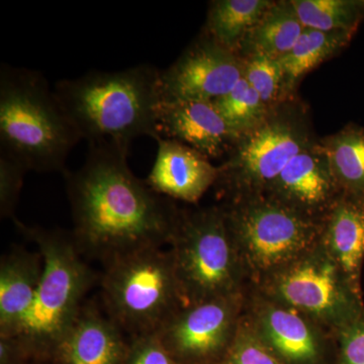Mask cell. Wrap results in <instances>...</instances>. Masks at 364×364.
I'll list each match as a JSON object with an SVG mask.
<instances>
[{
  "instance_id": "1",
  "label": "cell",
  "mask_w": 364,
  "mask_h": 364,
  "mask_svg": "<svg viewBox=\"0 0 364 364\" xmlns=\"http://www.w3.org/2000/svg\"><path fill=\"white\" fill-rule=\"evenodd\" d=\"M129 151L90 145L85 162L63 172L74 241L81 254L107 263L117 256L169 244L181 208L132 172Z\"/></svg>"
},
{
  "instance_id": "2",
  "label": "cell",
  "mask_w": 364,
  "mask_h": 364,
  "mask_svg": "<svg viewBox=\"0 0 364 364\" xmlns=\"http://www.w3.org/2000/svg\"><path fill=\"white\" fill-rule=\"evenodd\" d=\"M161 70L150 64L90 71L56 83L55 95L82 140L130 151L140 136L156 140Z\"/></svg>"
},
{
  "instance_id": "3",
  "label": "cell",
  "mask_w": 364,
  "mask_h": 364,
  "mask_svg": "<svg viewBox=\"0 0 364 364\" xmlns=\"http://www.w3.org/2000/svg\"><path fill=\"white\" fill-rule=\"evenodd\" d=\"M80 135L42 73L2 64L0 151L38 172L65 171Z\"/></svg>"
},
{
  "instance_id": "4",
  "label": "cell",
  "mask_w": 364,
  "mask_h": 364,
  "mask_svg": "<svg viewBox=\"0 0 364 364\" xmlns=\"http://www.w3.org/2000/svg\"><path fill=\"white\" fill-rule=\"evenodd\" d=\"M14 220L18 231L42 253L44 270L30 310L14 331L2 338L14 340L28 360L48 361L85 305L97 277L81 257L72 233Z\"/></svg>"
},
{
  "instance_id": "5",
  "label": "cell",
  "mask_w": 364,
  "mask_h": 364,
  "mask_svg": "<svg viewBox=\"0 0 364 364\" xmlns=\"http://www.w3.org/2000/svg\"><path fill=\"white\" fill-rule=\"evenodd\" d=\"M308 105L296 95L275 105L253 130L235 141L214 188L226 200L263 195L301 151L317 143Z\"/></svg>"
},
{
  "instance_id": "6",
  "label": "cell",
  "mask_w": 364,
  "mask_h": 364,
  "mask_svg": "<svg viewBox=\"0 0 364 364\" xmlns=\"http://www.w3.org/2000/svg\"><path fill=\"white\" fill-rule=\"evenodd\" d=\"M169 246L186 305L245 293L250 286L222 205L181 208Z\"/></svg>"
},
{
  "instance_id": "7",
  "label": "cell",
  "mask_w": 364,
  "mask_h": 364,
  "mask_svg": "<svg viewBox=\"0 0 364 364\" xmlns=\"http://www.w3.org/2000/svg\"><path fill=\"white\" fill-rule=\"evenodd\" d=\"M230 233L250 286H256L320 243L324 220L315 219L267 196L223 203Z\"/></svg>"
},
{
  "instance_id": "8",
  "label": "cell",
  "mask_w": 364,
  "mask_h": 364,
  "mask_svg": "<svg viewBox=\"0 0 364 364\" xmlns=\"http://www.w3.org/2000/svg\"><path fill=\"white\" fill-rule=\"evenodd\" d=\"M107 316L129 336L157 334L186 305L169 250L148 247L105 263Z\"/></svg>"
},
{
  "instance_id": "9",
  "label": "cell",
  "mask_w": 364,
  "mask_h": 364,
  "mask_svg": "<svg viewBox=\"0 0 364 364\" xmlns=\"http://www.w3.org/2000/svg\"><path fill=\"white\" fill-rule=\"evenodd\" d=\"M253 287L333 333L364 318L363 294L320 243Z\"/></svg>"
},
{
  "instance_id": "10",
  "label": "cell",
  "mask_w": 364,
  "mask_h": 364,
  "mask_svg": "<svg viewBox=\"0 0 364 364\" xmlns=\"http://www.w3.org/2000/svg\"><path fill=\"white\" fill-rule=\"evenodd\" d=\"M245 296L246 291L182 306L158 337L179 364L221 363L240 327Z\"/></svg>"
},
{
  "instance_id": "11",
  "label": "cell",
  "mask_w": 364,
  "mask_h": 364,
  "mask_svg": "<svg viewBox=\"0 0 364 364\" xmlns=\"http://www.w3.org/2000/svg\"><path fill=\"white\" fill-rule=\"evenodd\" d=\"M244 318L282 364H334L335 333L249 286Z\"/></svg>"
},
{
  "instance_id": "12",
  "label": "cell",
  "mask_w": 364,
  "mask_h": 364,
  "mask_svg": "<svg viewBox=\"0 0 364 364\" xmlns=\"http://www.w3.org/2000/svg\"><path fill=\"white\" fill-rule=\"evenodd\" d=\"M243 59L203 32L160 73L161 102H215L243 78Z\"/></svg>"
},
{
  "instance_id": "13",
  "label": "cell",
  "mask_w": 364,
  "mask_h": 364,
  "mask_svg": "<svg viewBox=\"0 0 364 364\" xmlns=\"http://www.w3.org/2000/svg\"><path fill=\"white\" fill-rule=\"evenodd\" d=\"M342 193L318 141L296 155L262 196L324 220Z\"/></svg>"
},
{
  "instance_id": "14",
  "label": "cell",
  "mask_w": 364,
  "mask_h": 364,
  "mask_svg": "<svg viewBox=\"0 0 364 364\" xmlns=\"http://www.w3.org/2000/svg\"><path fill=\"white\" fill-rule=\"evenodd\" d=\"M156 122L158 136L186 144L210 160L226 156L237 140L213 102H160Z\"/></svg>"
},
{
  "instance_id": "15",
  "label": "cell",
  "mask_w": 364,
  "mask_h": 364,
  "mask_svg": "<svg viewBox=\"0 0 364 364\" xmlns=\"http://www.w3.org/2000/svg\"><path fill=\"white\" fill-rule=\"evenodd\" d=\"M157 155L146 183L169 200L196 203L219 176L218 166L186 144L158 136Z\"/></svg>"
},
{
  "instance_id": "16",
  "label": "cell",
  "mask_w": 364,
  "mask_h": 364,
  "mask_svg": "<svg viewBox=\"0 0 364 364\" xmlns=\"http://www.w3.org/2000/svg\"><path fill=\"white\" fill-rule=\"evenodd\" d=\"M129 340L109 316L83 305L65 335L55 346L50 364H123Z\"/></svg>"
},
{
  "instance_id": "17",
  "label": "cell",
  "mask_w": 364,
  "mask_h": 364,
  "mask_svg": "<svg viewBox=\"0 0 364 364\" xmlns=\"http://www.w3.org/2000/svg\"><path fill=\"white\" fill-rule=\"evenodd\" d=\"M321 244L363 294L364 196L342 193L324 219Z\"/></svg>"
},
{
  "instance_id": "18",
  "label": "cell",
  "mask_w": 364,
  "mask_h": 364,
  "mask_svg": "<svg viewBox=\"0 0 364 364\" xmlns=\"http://www.w3.org/2000/svg\"><path fill=\"white\" fill-rule=\"evenodd\" d=\"M44 270L42 253L14 248L0 262V337L14 331L35 301Z\"/></svg>"
},
{
  "instance_id": "19",
  "label": "cell",
  "mask_w": 364,
  "mask_h": 364,
  "mask_svg": "<svg viewBox=\"0 0 364 364\" xmlns=\"http://www.w3.org/2000/svg\"><path fill=\"white\" fill-rule=\"evenodd\" d=\"M305 30L291 0H273L262 18L246 36L238 55L241 58L260 55L279 60L293 49Z\"/></svg>"
},
{
  "instance_id": "20",
  "label": "cell",
  "mask_w": 364,
  "mask_h": 364,
  "mask_svg": "<svg viewBox=\"0 0 364 364\" xmlns=\"http://www.w3.org/2000/svg\"><path fill=\"white\" fill-rule=\"evenodd\" d=\"M353 36L350 33L325 32L305 28L293 49L279 59L287 98L296 95L301 81L321 64L343 51Z\"/></svg>"
},
{
  "instance_id": "21",
  "label": "cell",
  "mask_w": 364,
  "mask_h": 364,
  "mask_svg": "<svg viewBox=\"0 0 364 364\" xmlns=\"http://www.w3.org/2000/svg\"><path fill=\"white\" fill-rule=\"evenodd\" d=\"M273 0H214L210 2L203 33L238 54L246 36Z\"/></svg>"
},
{
  "instance_id": "22",
  "label": "cell",
  "mask_w": 364,
  "mask_h": 364,
  "mask_svg": "<svg viewBox=\"0 0 364 364\" xmlns=\"http://www.w3.org/2000/svg\"><path fill=\"white\" fill-rule=\"evenodd\" d=\"M318 142L342 193L364 196V128L348 124Z\"/></svg>"
},
{
  "instance_id": "23",
  "label": "cell",
  "mask_w": 364,
  "mask_h": 364,
  "mask_svg": "<svg viewBox=\"0 0 364 364\" xmlns=\"http://www.w3.org/2000/svg\"><path fill=\"white\" fill-rule=\"evenodd\" d=\"M305 28L355 33L364 20V0H291Z\"/></svg>"
},
{
  "instance_id": "24",
  "label": "cell",
  "mask_w": 364,
  "mask_h": 364,
  "mask_svg": "<svg viewBox=\"0 0 364 364\" xmlns=\"http://www.w3.org/2000/svg\"><path fill=\"white\" fill-rule=\"evenodd\" d=\"M213 104L237 139L257 127L272 109L261 100L244 77Z\"/></svg>"
},
{
  "instance_id": "25",
  "label": "cell",
  "mask_w": 364,
  "mask_h": 364,
  "mask_svg": "<svg viewBox=\"0 0 364 364\" xmlns=\"http://www.w3.org/2000/svg\"><path fill=\"white\" fill-rule=\"evenodd\" d=\"M243 77L268 107L287 100L284 90V73L279 60L260 55L245 57Z\"/></svg>"
},
{
  "instance_id": "26",
  "label": "cell",
  "mask_w": 364,
  "mask_h": 364,
  "mask_svg": "<svg viewBox=\"0 0 364 364\" xmlns=\"http://www.w3.org/2000/svg\"><path fill=\"white\" fill-rule=\"evenodd\" d=\"M28 171L30 170L25 163L0 151V215L2 219H13Z\"/></svg>"
},
{
  "instance_id": "27",
  "label": "cell",
  "mask_w": 364,
  "mask_h": 364,
  "mask_svg": "<svg viewBox=\"0 0 364 364\" xmlns=\"http://www.w3.org/2000/svg\"><path fill=\"white\" fill-rule=\"evenodd\" d=\"M220 364L282 363L261 343L243 316L236 338Z\"/></svg>"
},
{
  "instance_id": "28",
  "label": "cell",
  "mask_w": 364,
  "mask_h": 364,
  "mask_svg": "<svg viewBox=\"0 0 364 364\" xmlns=\"http://www.w3.org/2000/svg\"><path fill=\"white\" fill-rule=\"evenodd\" d=\"M123 364H179L162 344L157 334L129 338V350Z\"/></svg>"
},
{
  "instance_id": "29",
  "label": "cell",
  "mask_w": 364,
  "mask_h": 364,
  "mask_svg": "<svg viewBox=\"0 0 364 364\" xmlns=\"http://www.w3.org/2000/svg\"><path fill=\"white\" fill-rule=\"evenodd\" d=\"M334 364H364V318L335 333Z\"/></svg>"
},
{
  "instance_id": "30",
  "label": "cell",
  "mask_w": 364,
  "mask_h": 364,
  "mask_svg": "<svg viewBox=\"0 0 364 364\" xmlns=\"http://www.w3.org/2000/svg\"><path fill=\"white\" fill-rule=\"evenodd\" d=\"M28 361L25 352L14 340L0 337V364H28Z\"/></svg>"
},
{
  "instance_id": "31",
  "label": "cell",
  "mask_w": 364,
  "mask_h": 364,
  "mask_svg": "<svg viewBox=\"0 0 364 364\" xmlns=\"http://www.w3.org/2000/svg\"><path fill=\"white\" fill-rule=\"evenodd\" d=\"M215 364H220V363H215Z\"/></svg>"
}]
</instances>
